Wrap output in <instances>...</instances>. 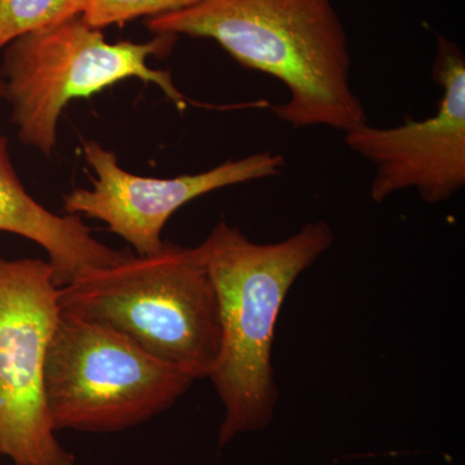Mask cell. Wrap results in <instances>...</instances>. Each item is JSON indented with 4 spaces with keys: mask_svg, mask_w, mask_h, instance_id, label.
<instances>
[{
    "mask_svg": "<svg viewBox=\"0 0 465 465\" xmlns=\"http://www.w3.org/2000/svg\"><path fill=\"white\" fill-rule=\"evenodd\" d=\"M145 25L155 35L215 41L242 66L278 79L289 100L272 110L292 128L345 134L369 122L351 87L348 35L331 0H203Z\"/></svg>",
    "mask_w": 465,
    "mask_h": 465,
    "instance_id": "6da1fadb",
    "label": "cell"
},
{
    "mask_svg": "<svg viewBox=\"0 0 465 465\" xmlns=\"http://www.w3.org/2000/svg\"><path fill=\"white\" fill-rule=\"evenodd\" d=\"M335 241L324 220L275 243H256L222 220L200 244L219 300V357L211 381L225 409L224 448L235 436L264 430L277 406L272 351L291 287Z\"/></svg>",
    "mask_w": 465,
    "mask_h": 465,
    "instance_id": "7a4b0ae2",
    "label": "cell"
},
{
    "mask_svg": "<svg viewBox=\"0 0 465 465\" xmlns=\"http://www.w3.org/2000/svg\"><path fill=\"white\" fill-rule=\"evenodd\" d=\"M61 314L108 327L194 381L210 378L222 341L219 300L201 247L164 241L60 287Z\"/></svg>",
    "mask_w": 465,
    "mask_h": 465,
    "instance_id": "3957f363",
    "label": "cell"
},
{
    "mask_svg": "<svg viewBox=\"0 0 465 465\" xmlns=\"http://www.w3.org/2000/svg\"><path fill=\"white\" fill-rule=\"evenodd\" d=\"M176 39L155 35L149 42L110 43L82 16L15 39L5 48L0 75L18 139L50 157L58 119L73 100L88 99L130 78L157 85L177 108H185L171 73L149 66V58L166 56Z\"/></svg>",
    "mask_w": 465,
    "mask_h": 465,
    "instance_id": "277c9868",
    "label": "cell"
},
{
    "mask_svg": "<svg viewBox=\"0 0 465 465\" xmlns=\"http://www.w3.org/2000/svg\"><path fill=\"white\" fill-rule=\"evenodd\" d=\"M194 379L108 327L61 314L45 367L54 430L121 432L166 411Z\"/></svg>",
    "mask_w": 465,
    "mask_h": 465,
    "instance_id": "5b68a950",
    "label": "cell"
},
{
    "mask_svg": "<svg viewBox=\"0 0 465 465\" xmlns=\"http://www.w3.org/2000/svg\"><path fill=\"white\" fill-rule=\"evenodd\" d=\"M58 296L50 262L0 258V451L16 465H75L58 442L45 400Z\"/></svg>",
    "mask_w": 465,
    "mask_h": 465,
    "instance_id": "8992f818",
    "label": "cell"
},
{
    "mask_svg": "<svg viewBox=\"0 0 465 465\" xmlns=\"http://www.w3.org/2000/svg\"><path fill=\"white\" fill-rule=\"evenodd\" d=\"M432 75L442 96L433 115L406 116L390 128L367 122L344 134L345 145L374 168L370 197L376 203L407 189L442 203L465 186V57L451 39L437 35Z\"/></svg>",
    "mask_w": 465,
    "mask_h": 465,
    "instance_id": "52a82bcc",
    "label": "cell"
},
{
    "mask_svg": "<svg viewBox=\"0 0 465 465\" xmlns=\"http://www.w3.org/2000/svg\"><path fill=\"white\" fill-rule=\"evenodd\" d=\"M84 153L97 179L92 189L66 194L64 210L105 223L137 255H152L162 249V232L168 220L189 202L228 186L278 176L286 167L282 154L262 152L204 173L155 179L124 170L115 153L99 143H84Z\"/></svg>",
    "mask_w": 465,
    "mask_h": 465,
    "instance_id": "ba28073f",
    "label": "cell"
},
{
    "mask_svg": "<svg viewBox=\"0 0 465 465\" xmlns=\"http://www.w3.org/2000/svg\"><path fill=\"white\" fill-rule=\"evenodd\" d=\"M0 232L20 235L47 251L57 287L127 258L131 250H114L96 240L81 216L57 215L38 203L21 183L0 134Z\"/></svg>",
    "mask_w": 465,
    "mask_h": 465,
    "instance_id": "9c48e42d",
    "label": "cell"
},
{
    "mask_svg": "<svg viewBox=\"0 0 465 465\" xmlns=\"http://www.w3.org/2000/svg\"><path fill=\"white\" fill-rule=\"evenodd\" d=\"M87 0H0V51L9 43L84 15Z\"/></svg>",
    "mask_w": 465,
    "mask_h": 465,
    "instance_id": "30bf717a",
    "label": "cell"
},
{
    "mask_svg": "<svg viewBox=\"0 0 465 465\" xmlns=\"http://www.w3.org/2000/svg\"><path fill=\"white\" fill-rule=\"evenodd\" d=\"M201 2L203 0H87L82 17L91 26L104 30L137 18L174 14Z\"/></svg>",
    "mask_w": 465,
    "mask_h": 465,
    "instance_id": "8fae6325",
    "label": "cell"
},
{
    "mask_svg": "<svg viewBox=\"0 0 465 465\" xmlns=\"http://www.w3.org/2000/svg\"><path fill=\"white\" fill-rule=\"evenodd\" d=\"M5 99V82H3L2 75H0V100Z\"/></svg>",
    "mask_w": 465,
    "mask_h": 465,
    "instance_id": "7c38bea8",
    "label": "cell"
},
{
    "mask_svg": "<svg viewBox=\"0 0 465 465\" xmlns=\"http://www.w3.org/2000/svg\"><path fill=\"white\" fill-rule=\"evenodd\" d=\"M0 455H2V451H0Z\"/></svg>",
    "mask_w": 465,
    "mask_h": 465,
    "instance_id": "4fadbf2b",
    "label": "cell"
}]
</instances>
